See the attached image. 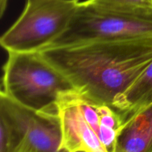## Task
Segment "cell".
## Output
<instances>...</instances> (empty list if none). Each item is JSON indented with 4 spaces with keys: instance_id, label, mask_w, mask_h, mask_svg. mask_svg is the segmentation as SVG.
Returning a JSON list of instances; mask_svg holds the SVG:
<instances>
[{
    "instance_id": "6da1fadb",
    "label": "cell",
    "mask_w": 152,
    "mask_h": 152,
    "mask_svg": "<svg viewBox=\"0 0 152 152\" xmlns=\"http://www.w3.org/2000/svg\"><path fill=\"white\" fill-rule=\"evenodd\" d=\"M39 52L80 96L112 107L152 60V42H90Z\"/></svg>"
},
{
    "instance_id": "7a4b0ae2",
    "label": "cell",
    "mask_w": 152,
    "mask_h": 152,
    "mask_svg": "<svg viewBox=\"0 0 152 152\" xmlns=\"http://www.w3.org/2000/svg\"><path fill=\"white\" fill-rule=\"evenodd\" d=\"M7 53L1 92L28 109L57 113L61 96L75 91L70 82L39 51Z\"/></svg>"
},
{
    "instance_id": "3957f363",
    "label": "cell",
    "mask_w": 152,
    "mask_h": 152,
    "mask_svg": "<svg viewBox=\"0 0 152 152\" xmlns=\"http://www.w3.org/2000/svg\"><path fill=\"white\" fill-rule=\"evenodd\" d=\"M134 41L152 42V13L117 11L84 0L79 2L66 29L47 48Z\"/></svg>"
},
{
    "instance_id": "277c9868",
    "label": "cell",
    "mask_w": 152,
    "mask_h": 152,
    "mask_svg": "<svg viewBox=\"0 0 152 152\" xmlns=\"http://www.w3.org/2000/svg\"><path fill=\"white\" fill-rule=\"evenodd\" d=\"M80 1L34 0L1 36V46L7 52H38L64 32Z\"/></svg>"
},
{
    "instance_id": "5b68a950",
    "label": "cell",
    "mask_w": 152,
    "mask_h": 152,
    "mask_svg": "<svg viewBox=\"0 0 152 152\" xmlns=\"http://www.w3.org/2000/svg\"><path fill=\"white\" fill-rule=\"evenodd\" d=\"M61 126L60 151L108 152L83 116L76 91L62 94L57 102Z\"/></svg>"
},
{
    "instance_id": "8992f818",
    "label": "cell",
    "mask_w": 152,
    "mask_h": 152,
    "mask_svg": "<svg viewBox=\"0 0 152 152\" xmlns=\"http://www.w3.org/2000/svg\"><path fill=\"white\" fill-rule=\"evenodd\" d=\"M114 152H152V105L123 122Z\"/></svg>"
},
{
    "instance_id": "52a82bcc",
    "label": "cell",
    "mask_w": 152,
    "mask_h": 152,
    "mask_svg": "<svg viewBox=\"0 0 152 152\" xmlns=\"http://www.w3.org/2000/svg\"><path fill=\"white\" fill-rule=\"evenodd\" d=\"M150 105H152V60L112 104L123 122Z\"/></svg>"
},
{
    "instance_id": "ba28073f",
    "label": "cell",
    "mask_w": 152,
    "mask_h": 152,
    "mask_svg": "<svg viewBox=\"0 0 152 152\" xmlns=\"http://www.w3.org/2000/svg\"><path fill=\"white\" fill-rule=\"evenodd\" d=\"M91 3L110 10L127 13H152V0H87Z\"/></svg>"
},
{
    "instance_id": "9c48e42d",
    "label": "cell",
    "mask_w": 152,
    "mask_h": 152,
    "mask_svg": "<svg viewBox=\"0 0 152 152\" xmlns=\"http://www.w3.org/2000/svg\"><path fill=\"white\" fill-rule=\"evenodd\" d=\"M7 0H0V16H2L7 7Z\"/></svg>"
},
{
    "instance_id": "30bf717a",
    "label": "cell",
    "mask_w": 152,
    "mask_h": 152,
    "mask_svg": "<svg viewBox=\"0 0 152 152\" xmlns=\"http://www.w3.org/2000/svg\"><path fill=\"white\" fill-rule=\"evenodd\" d=\"M34 1V0H27V1ZM60 1H80L81 0H60Z\"/></svg>"
}]
</instances>
